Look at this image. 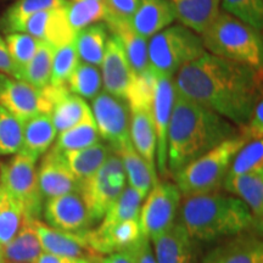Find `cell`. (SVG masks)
Here are the masks:
<instances>
[{"mask_svg":"<svg viewBox=\"0 0 263 263\" xmlns=\"http://www.w3.org/2000/svg\"><path fill=\"white\" fill-rule=\"evenodd\" d=\"M67 6L43 10L28 20L24 32L55 49L73 43L77 32L71 27L67 17Z\"/></svg>","mask_w":263,"mask_h":263,"instance_id":"16","label":"cell"},{"mask_svg":"<svg viewBox=\"0 0 263 263\" xmlns=\"http://www.w3.org/2000/svg\"><path fill=\"white\" fill-rule=\"evenodd\" d=\"M24 222L25 217L20 206L4 190H0V246L8 244L17 234Z\"/></svg>","mask_w":263,"mask_h":263,"instance_id":"40","label":"cell"},{"mask_svg":"<svg viewBox=\"0 0 263 263\" xmlns=\"http://www.w3.org/2000/svg\"><path fill=\"white\" fill-rule=\"evenodd\" d=\"M236 134H239L238 128L232 122L194 103L174 88L167 136L168 176Z\"/></svg>","mask_w":263,"mask_h":263,"instance_id":"2","label":"cell"},{"mask_svg":"<svg viewBox=\"0 0 263 263\" xmlns=\"http://www.w3.org/2000/svg\"><path fill=\"white\" fill-rule=\"evenodd\" d=\"M177 20L201 35L221 11V0H174Z\"/></svg>","mask_w":263,"mask_h":263,"instance_id":"26","label":"cell"},{"mask_svg":"<svg viewBox=\"0 0 263 263\" xmlns=\"http://www.w3.org/2000/svg\"><path fill=\"white\" fill-rule=\"evenodd\" d=\"M101 80L106 93L126 100L136 73L116 35H108L101 62Z\"/></svg>","mask_w":263,"mask_h":263,"instance_id":"14","label":"cell"},{"mask_svg":"<svg viewBox=\"0 0 263 263\" xmlns=\"http://www.w3.org/2000/svg\"><path fill=\"white\" fill-rule=\"evenodd\" d=\"M107 8L105 0H81L68 3L67 17L76 32L88 26L105 21Z\"/></svg>","mask_w":263,"mask_h":263,"instance_id":"36","label":"cell"},{"mask_svg":"<svg viewBox=\"0 0 263 263\" xmlns=\"http://www.w3.org/2000/svg\"><path fill=\"white\" fill-rule=\"evenodd\" d=\"M238 132L239 136L244 138L246 143L263 139V100L258 101L250 120L244 126L238 128Z\"/></svg>","mask_w":263,"mask_h":263,"instance_id":"44","label":"cell"},{"mask_svg":"<svg viewBox=\"0 0 263 263\" xmlns=\"http://www.w3.org/2000/svg\"><path fill=\"white\" fill-rule=\"evenodd\" d=\"M54 52L55 48L52 45L41 41L35 55L20 74V81H24L38 89L47 88L50 84Z\"/></svg>","mask_w":263,"mask_h":263,"instance_id":"32","label":"cell"},{"mask_svg":"<svg viewBox=\"0 0 263 263\" xmlns=\"http://www.w3.org/2000/svg\"><path fill=\"white\" fill-rule=\"evenodd\" d=\"M201 263H263V244L257 233H242L226 239Z\"/></svg>","mask_w":263,"mask_h":263,"instance_id":"19","label":"cell"},{"mask_svg":"<svg viewBox=\"0 0 263 263\" xmlns=\"http://www.w3.org/2000/svg\"><path fill=\"white\" fill-rule=\"evenodd\" d=\"M2 248L8 263H35L43 252L41 241L33 222H24L21 228L8 244Z\"/></svg>","mask_w":263,"mask_h":263,"instance_id":"28","label":"cell"},{"mask_svg":"<svg viewBox=\"0 0 263 263\" xmlns=\"http://www.w3.org/2000/svg\"><path fill=\"white\" fill-rule=\"evenodd\" d=\"M100 141V136L95 124L93 114H89L83 121L70 129L61 132L57 137L55 146L60 151L78 150L91 146Z\"/></svg>","mask_w":263,"mask_h":263,"instance_id":"33","label":"cell"},{"mask_svg":"<svg viewBox=\"0 0 263 263\" xmlns=\"http://www.w3.org/2000/svg\"><path fill=\"white\" fill-rule=\"evenodd\" d=\"M210 54L262 70L263 41L261 32L239 18L219 11L212 24L200 35Z\"/></svg>","mask_w":263,"mask_h":263,"instance_id":"4","label":"cell"},{"mask_svg":"<svg viewBox=\"0 0 263 263\" xmlns=\"http://www.w3.org/2000/svg\"><path fill=\"white\" fill-rule=\"evenodd\" d=\"M150 241H153V250L157 263L196 262V241L189 235L178 218L168 229Z\"/></svg>","mask_w":263,"mask_h":263,"instance_id":"17","label":"cell"},{"mask_svg":"<svg viewBox=\"0 0 263 263\" xmlns=\"http://www.w3.org/2000/svg\"><path fill=\"white\" fill-rule=\"evenodd\" d=\"M91 114L99 136L106 141L114 153H117L130 140V111L126 100L100 91L91 101Z\"/></svg>","mask_w":263,"mask_h":263,"instance_id":"11","label":"cell"},{"mask_svg":"<svg viewBox=\"0 0 263 263\" xmlns=\"http://www.w3.org/2000/svg\"><path fill=\"white\" fill-rule=\"evenodd\" d=\"M58 130L50 114H38L24 122V141L21 151L39 160L57 140Z\"/></svg>","mask_w":263,"mask_h":263,"instance_id":"24","label":"cell"},{"mask_svg":"<svg viewBox=\"0 0 263 263\" xmlns=\"http://www.w3.org/2000/svg\"><path fill=\"white\" fill-rule=\"evenodd\" d=\"M176 20V9L170 0H140L129 21L132 27L147 39L170 27Z\"/></svg>","mask_w":263,"mask_h":263,"instance_id":"20","label":"cell"},{"mask_svg":"<svg viewBox=\"0 0 263 263\" xmlns=\"http://www.w3.org/2000/svg\"><path fill=\"white\" fill-rule=\"evenodd\" d=\"M159 73L149 67L134 76L126 101L129 108H146L151 110L156 81Z\"/></svg>","mask_w":263,"mask_h":263,"instance_id":"38","label":"cell"},{"mask_svg":"<svg viewBox=\"0 0 263 263\" xmlns=\"http://www.w3.org/2000/svg\"><path fill=\"white\" fill-rule=\"evenodd\" d=\"M223 11L258 32L263 28V0H221Z\"/></svg>","mask_w":263,"mask_h":263,"instance_id":"42","label":"cell"},{"mask_svg":"<svg viewBox=\"0 0 263 263\" xmlns=\"http://www.w3.org/2000/svg\"><path fill=\"white\" fill-rule=\"evenodd\" d=\"M93 259L80 258V257H67V256H59L43 252L39 256L35 263H91Z\"/></svg>","mask_w":263,"mask_h":263,"instance_id":"48","label":"cell"},{"mask_svg":"<svg viewBox=\"0 0 263 263\" xmlns=\"http://www.w3.org/2000/svg\"><path fill=\"white\" fill-rule=\"evenodd\" d=\"M42 217L45 224L64 232L84 233L93 228V222L78 192L45 200Z\"/></svg>","mask_w":263,"mask_h":263,"instance_id":"12","label":"cell"},{"mask_svg":"<svg viewBox=\"0 0 263 263\" xmlns=\"http://www.w3.org/2000/svg\"><path fill=\"white\" fill-rule=\"evenodd\" d=\"M222 188L230 195L238 197L249 207L252 216L259 226L263 222V171L227 176L222 183Z\"/></svg>","mask_w":263,"mask_h":263,"instance_id":"22","label":"cell"},{"mask_svg":"<svg viewBox=\"0 0 263 263\" xmlns=\"http://www.w3.org/2000/svg\"><path fill=\"white\" fill-rule=\"evenodd\" d=\"M140 0H105L107 8L106 17L130 20Z\"/></svg>","mask_w":263,"mask_h":263,"instance_id":"45","label":"cell"},{"mask_svg":"<svg viewBox=\"0 0 263 263\" xmlns=\"http://www.w3.org/2000/svg\"><path fill=\"white\" fill-rule=\"evenodd\" d=\"M89 114H91V108L87 101L71 93L67 87L59 94L50 112L58 134L80 123Z\"/></svg>","mask_w":263,"mask_h":263,"instance_id":"30","label":"cell"},{"mask_svg":"<svg viewBox=\"0 0 263 263\" xmlns=\"http://www.w3.org/2000/svg\"><path fill=\"white\" fill-rule=\"evenodd\" d=\"M38 160L24 151L0 162V188L20 206L26 222L41 221L43 199L37 176Z\"/></svg>","mask_w":263,"mask_h":263,"instance_id":"7","label":"cell"},{"mask_svg":"<svg viewBox=\"0 0 263 263\" xmlns=\"http://www.w3.org/2000/svg\"><path fill=\"white\" fill-rule=\"evenodd\" d=\"M245 144L244 138L236 134L172 174L182 195L211 193L222 188L230 163Z\"/></svg>","mask_w":263,"mask_h":263,"instance_id":"5","label":"cell"},{"mask_svg":"<svg viewBox=\"0 0 263 263\" xmlns=\"http://www.w3.org/2000/svg\"><path fill=\"white\" fill-rule=\"evenodd\" d=\"M129 138L137 153L145 160L154 172L156 171V132L151 110L129 108Z\"/></svg>","mask_w":263,"mask_h":263,"instance_id":"23","label":"cell"},{"mask_svg":"<svg viewBox=\"0 0 263 263\" xmlns=\"http://www.w3.org/2000/svg\"><path fill=\"white\" fill-rule=\"evenodd\" d=\"M174 88L194 103L242 127L262 100V70L205 52L173 77Z\"/></svg>","mask_w":263,"mask_h":263,"instance_id":"1","label":"cell"},{"mask_svg":"<svg viewBox=\"0 0 263 263\" xmlns=\"http://www.w3.org/2000/svg\"><path fill=\"white\" fill-rule=\"evenodd\" d=\"M150 240L143 235L133 246L124 250L132 256L134 263H157Z\"/></svg>","mask_w":263,"mask_h":263,"instance_id":"46","label":"cell"},{"mask_svg":"<svg viewBox=\"0 0 263 263\" xmlns=\"http://www.w3.org/2000/svg\"><path fill=\"white\" fill-rule=\"evenodd\" d=\"M143 196L137 190L126 185V188L121 194L120 197L115 201V203L107 212L105 213L103 219L100 221L97 228L106 229L108 227H112L117 223L128 221V219H138L141 207Z\"/></svg>","mask_w":263,"mask_h":263,"instance_id":"34","label":"cell"},{"mask_svg":"<svg viewBox=\"0 0 263 263\" xmlns=\"http://www.w3.org/2000/svg\"><path fill=\"white\" fill-rule=\"evenodd\" d=\"M174 101V83L173 78L166 76H157L155 93L151 104L154 126L156 132V170L162 178L168 177L167 170V136L171 115Z\"/></svg>","mask_w":263,"mask_h":263,"instance_id":"13","label":"cell"},{"mask_svg":"<svg viewBox=\"0 0 263 263\" xmlns=\"http://www.w3.org/2000/svg\"><path fill=\"white\" fill-rule=\"evenodd\" d=\"M178 219L195 241L226 240L242 233L262 232V226L241 200L218 190L182 195Z\"/></svg>","mask_w":263,"mask_h":263,"instance_id":"3","label":"cell"},{"mask_svg":"<svg viewBox=\"0 0 263 263\" xmlns=\"http://www.w3.org/2000/svg\"><path fill=\"white\" fill-rule=\"evenodd\" d=\"M110 31L105 24H94L77 32L74 39L78 58L85 64L99 67L103 62Z\"/></svg>","mask_w":263,"mask_h":263,"instance_id":"31","label":"cell"},{"mask_svg":"<svg viewBox=\"0 0 263 263\" xmlns=\"http://www.w3.org/2000/svg\"><path fill=\"white\" fill-rule=\"evenodd\" d=\"M105 25L107 26L110 33L116 35L121 42L134 73H140L150 67L147 55L149 42L132 27L129 20L106 17Z\"/></svg>","mask_w":263,"mask_h":263,"instance_id":"21","label":"cell"},{"mask_svg":"<svg viewBox=\"0 0 263 263\" xmlns=\"http://www.w3.org/2000/svg\"><path fill=\"white\" fill-rule=\"evenodd\" d=\"M66 85L49 84L44 89L0 73V105L22 123L38 114H50L55 100Z\"/></svg>","mask_w":263,"mask_h":263,"instance_id":"9","label":"cell"},{"mask_svg":"<svg viewBox=\"0 0 263 263\" xmlns=\"http://www.w3.org/2000/svg\"><path fill=\"white\" fill-rule=\"evenodd\" d=\"M37 176L44 201L51 197L78 192L80 188V182L66 166L61 151L55 145L42 156L37 167Z\"/></svg>","mask_w":263,"mask_h":263,"instance_id":"15","label":"cell"},{"mask_svg":"<svg viewBox=\"0 0 263 263\" xmlns=\"http://www.w3.org/2000/svg\"><path fill=\"white\" fill-rule=\"evenodd\" d=\"M5 43L11 60L14 62L16 70H17V80H20V74H21L22 70L28 65V62L32 60V58L37 52L41 41L32 37L28 33L15 32L6 34Z\"/></svg>","mask_w":263,"mask_h":263,"instance_id":"39","label":"cell"},{"mask_svg":"<svg viewBox=\"0 0 263 263\" xmlns=\"http://www.w3.org/2000/svg\"><path fill=\"white\" fill-rule=\"evenodd\" d=\"M80 64L74 42L55 49L51 66V85H66L72 72Z\"/></svg>","mask_w":263,"mask_h":263,"instance_id":"43","label":"cell"},{"mask_svg":"<svg viewBox=\"0 0 263 263\" xmlns=\"http://www.w3.org/2000/svg\"><path fill=\"white\" fill-rule=\"evenodd\" d=\"M67 89L83 99H93L101 91L103 80L97 66L80 62L66 83Z\"/></svg>","mask_w":263,"mask_h":263,"instance_id":"35","label":"cell"},{"mask_svg":"<svg viewBox=\"0 0 263 263\" xmlns=\"http://www.w3.org/2000/svg\"><path fill=\"white\" fill-rule=\"evenodd\" d=\"M116 154L122 160L128 185L145 199L154 184L160 180L157 173L154 172L145 160L137 153L130 140L127 141Z\"/></svg>","mask_w":263,"mask_h":263,"instance_id":"25","label":"cell"},{"mask_svg":"<svg viewBox=\"0 0 263 263\" xmlns=\"http://www.w3.org/2000/svg\"><path fill=\"white\" fill-rule=\"evenodd\" d=\"M252 171H263V139L246 143L233 159L227 176H240Z\"/></svg>","mask_w":263,"mask_h":263,"instance_id":"41","label":"cell"},{"mask_svg":"<svg viewBox=\"0 0 263 263\" xmlns=\"http://www.w3.org/2000/svg\"><path fill=\"white\" fill-rule=\"evenodd\" d=\"M99 263H134L132 256L127 251H118L114 254L101 256L98 258Z\"/></svg>","mask_w":263,"mask_h":263,"instance_id":"49","label":"cell"},{"mask_svg":"<svg viewBox=\"0 0 263 263\" xmlns=\"http://www.w3.org/2000/svg\"><path fill=\"white\" fill-rule=\"evenodd\" d=\"M91 263H99L98 259H95V261H91Z\"/></svg>","mask_w":263,"mask_h":263,"instance_id":"51","label":"cell"},{"mask_svg":"<svg viewBox=\"0 0 263 263\" xmlns=\"http://www.w3.org/2000/svg\"><path fill=\"white\" fill-rule=\"evenodd\" d=\"M0 263H8V262H6V259H5V257H4V255H3L2 248H0Z\"/></svg>","mask_w":263,"mask_h":263,"instance_id":"50","label":"cell"},{"mask_svg":"<svg viewBox=\"0 0 263 263\" xmlns=\"http://www.w3.org/2000/svg\"><path fill=\"white\" fill-rule=\"evenodd\" d=\"M24 123L0 105V156H11L22 149Z\"/></svg>","mask_w":263,"mask_h":263,"instance_id":"37","label":"cell"},{"mask_svg":"<svg viewBox=\"0 0 263 263\" xmlns=\"http://www.w3.org/2000/svg\"><path fill=\"white\" fill-rule=\"evenodd\" d=\"M72 2H81V0H72Z\"/></svg>","mask_w":263,"mask_h":263,"instance_id":"52","label":"cell"},{"mask_svg":"<svg viewBox=\"0 0 263 263\" xmlns=\"http://www.w3.org/2000/svg\"><path fill=\"white\" fill-rule=\"evenodd\" d=\"M126 172L121 157L112 153L94 174L80 182L78 193L83 199L93 226L100 223L107 210L126 188Z\"/></svg>","mask_w":263,"mask_h":263,"instance_id":"8","label":"cell"},{"mask_svg":"<svg viewBox=\"0 0 263 263\" xmlns=\"http://www.w3.org/2000/svg\"><path fill=\"white\" fill-rule=\"evenodd\" d=\"M0 190H2V188H0Z\"/></svg>","mask_w":263,"mask_h":263,"instance_id":"54","label":"cell"},{"mask_svg":"<svg viewBox=\"0 0 263 263\" xmlns=\"http://www.w3.org/2000/svg\"><path fill=\"white\" fill-rule=\"evenodd\" d=\"M112 153L107 144L99 141L84 149L61 151V155L74 178L81 182L97 172Z\"/></svg>","mask_w":263,"mask_h":263,"instance_id":"27","label":"cell"},{"mask_svg":"<svg viewBox=\"0 0 263 263\" xmlns=\"http://www.w3.org/2000/svg\"><path fill=\"white\" fill-rule=\"evenodd\" d=\"M205 52L201 37L183 25L164 28L151 37L147 44L150 67L170 78Z\"/></svg>","mask_w":263,"mask_h":263,"instance_id":"6","label":"cell"},{"mask_svg":"<svg viewBox=\"0 0 263 263\" xmlns=\"http://www.w3.org/2000/svg\"><path fill=\"white\" fill-rule=\"evenodd\" d=\"M182 193L168 180H159L146 195L140 207L139 224L143 234L151 240L177 221Z\"/></svg>","mask_w":263,"mask_h":263,"instance_id":"10","label":"cell"},{"mask_svg":"<svg viewBox=\"0 0 263 263\" xmlns=\"http://www.w3.org/2000/svg\"><path fill=\"white\" fill-rule=\"evenodd\" d=\"M170 2H174V0H170Z\"/></svg>","mask_w":263,"mask_h":263,"instance_id":"53","label":"cell"},{"mask_svg":"<svg viewBox=\"0 0 263 263\" xmlns=\"http://www.w3.org/2000/svg\"><path fill=\"white\" fill-rule=\"evenodd\" d=\"M68 3V0H16L0 18V28L6 34L24 32L25 25L32 16L43 10L66 6Z\"/></svg>","mask_w":263,"mask_h":263,"instance_id":"29","label":"cell"},{"mask_svg":"<svg viewBox=\"0 0 263 263\" xmlns=\"http://www.w3.org/2000/svg\"><path fill=\"white\" fill-rule=\"evenodd\" d=\"M0 73H4L10 77H14L17 80L18 73L16 70L14 62L10 57L8 47H6L5 39L0 35Z\"/></svg>","mask_w":263,"mask_h":263,"instance_id":"47","label":"cell"},{"mask_svg":"<svg viewBox=\"0 0 263 263\" xmlns=\"http://www.w3.org/2000/svg\"><path fill=\"white\" fill-rule=\"evenodd\" d=\"M35 232L44 252L67 257L98 259L101 255L91 250L85 240L84 233H70L51 228L42 221H34Z\"/></svg>","mask_w":263,"mask_h":263,"instance_id":"18","label":"cell"}]
</instances>
